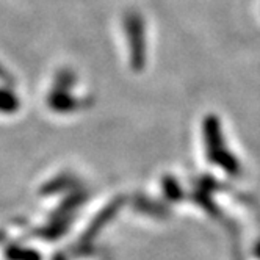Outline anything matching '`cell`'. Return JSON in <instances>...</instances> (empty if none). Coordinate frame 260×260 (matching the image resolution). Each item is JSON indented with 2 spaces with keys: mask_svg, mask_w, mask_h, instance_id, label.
<instances>
[{
  "mask_svg": "<svg viewBox=\"0 0 260 260\" xmlns=\"http://www.w3.org/2000/svg\"><path fill=\"white\" fill-rule=\"evenodd\" d=\"M207 141H209V152L213 161H216L219 166H222V170H226L231 174L238 173V163L232 157L229 151H224L222 147V138L221 132L216 121H210L207 127Z\"/></svg>",
  "mask_w": 260,
  "mask_h": 260,
  "instance_id": "1",
  "label": "cell"
},
{
  "mask_svg": "<svg viewBox=\"0 0 260 260\" xmlns=\"http://www.w3.org/2000/svg\"><path fill=\"white\" fill-rule=\"evenodd\" d=\"M16 108V98H13L11 94H7L5 91L0 92V110L8 111Z\"/></svg>",
  "mask_w": 260,
  "mask_h": 260,
  "instance_id": "2",
  "label": "cell"
}]
</instances>
